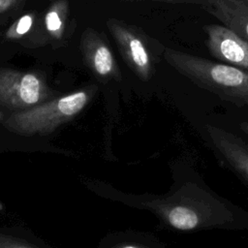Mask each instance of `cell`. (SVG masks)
Masks as SVG:
<instances>
[{
  "label": "cell",
  "mask_w": 248,
  "mask_h": 248,
  "mask_svg": "<svg viewBox=\"0 0 248 248\" xmlns=\"http://www.w3.org/2000/svg\"><path fill=\"white\" fill-rule=\"evenodd\" d=\"M239 127H240V130H241L244 134H246V135L248 136V121L240 123Z\"/></svg>",
  "instance_id": "9a60e30c"
},
{
  "label": "cell",
  "mask_w": 248,
  "mask_h": 248,
  "mask_svg": "<svg viewBox=\"0 0 248 248\" xmlns=\"http://www.w3.org/2000/svg\"><path fill=\"white\" fill-rule=\"evenodd\" d=\"M4 38L23 46H44L49 43L44 29L43 19L35 12L24 14L15 20L6 29Z\"/></svg>",
  "instance_id": "30bf717a"
},
{
  "label": "cell",
  "mask_w": 248,
  "mask_h": 248,
  "mask_svg": "<svg viewBox=\"0 0 248 248\" xmlns=\"http://www.w3.org/2000/svg\"><path fill=\"white\" fill-rule=\"evenodd\" d=\"M106 25L126 65L140 79L151 78L158 55L163 54L165 47L135 25L112 17Z\"/></svg>",
  "instance_id": "277c9868"
},
{
  "label": "cell",
  "mask_w": 248,
  "mask_h": 248,
  "mask_svg": "<svg viewBox=\"0 0 248 248\" xmlns=\"http://www.w3.org/2000/svg\"><path fill=\"white\" fill-rule=\"evenodd\" d=\"M206 47L217 60L248 71V41L231 28L220 24L203 26Z\"/></svg>",
  "instance_id": "8992f818"
},
{
  "label": "cell",
  "mask_w": 248,
  "mask_h": 248,
  "mask_svg": "<svg viewBox=\"0 0 248 248\" xmlns=\"http://www.w3.org/2000/svg\"><path fill=\"white\" fill-rule=\"evenodd\" d=\"M26 0H0V19L21 11Z\"/></svg>",
  "instance_id": "7c38bea8"
},
{
  "label": "cell",
  "mask_w": 248,
  "mask_h": 248,
  "mask_svg": "<svg viewBox=\"0 0 248 248\" xmlns=\"http://www.w3.org/2000/svg\"><path fill=\"white\" fill-rule=\"evenodd\" d=\"M243 1H245V2L248 4V0H243Z\"/></svg>",
  "instance_id": "e0dca14e"
},
{
  "label": "cell",
  "mask_w": 248,
  "mask_h": 248,
  "mask_svg": "<svg viewBox=\"0 0 248 248\" xmlns=\"http://www.w3.org/2000/svg\"><path fill=\"white\" fill-rule=\"evenodd\" d=\"M166 62L201 88L240 108H248V71L166 47Z\"/></svg>",
  "instance_id": "7a4b0ae2"
},
{
  "label": "cell",
  "mask_w": 248,
  "mask_h": 248,
  "mask_svg": "<svg viewBox=\"0 0 248 248\" xmlns=\"http://www.w3.org/2000/svg\"><path fill=\"white\" fill-rule=\"evenodd\" d=\"M42 19L49 43L58 45L65 41L69 19L68 0H54L45 12Z\"/></svg>",
  "instance_id": "8fae6325"
},
{
  "label": "cell",
  "mask_w": 248,
  "mask_h": 248,
  "mask_svg": "<svg viewBox=\"0 0 248 248\" xmlns=\"http://www.w3.org/2000/svg\"><path fill=\"white\" fill-rule=\"evenodd\" d=\"M120 248H144V247H141V246H139V245H135V244H126V245L121 246Z\"/></svg>",
  "instance_id": "2e32d148"
},
{
  "label": "cell",
  "mask_w": 248,
  "mask_h": 248,
  "mask_svg": "<svg viewBox=\"0 0 248 248\" xmlns=\"http://www.w3.org/2000/svg\"><path fill=\"white\" fill-rule=\"evenodd\" d=\"M205 131L214 151L248 184V142L237 135L211 124L205 125Z\"/></svg>",
  "instance_id": "ba28073f"
},
{
  "label": "cell",
  "mask_w": 248,
  "mask_h": 248,
  "mask_svg": "<svg viewBox=\"0 0 248 248\" xmlns=\"http://www.w3.org/2000/svg\"><path fill=\"white\" fill-rule=\"evenodd\" d=\"M132 1V0H127ZM148 1H156V2H165V3H172V4H196L200 5L202 8L206 6L205 0H148Z\"/></svg>",
  "instance_id": "5bb4252c"
},
{
  "label": "cell",
  "mask_w": 248,
  "mask_h": 248,
  "mask_svg": "<svg viewBox=\"0 0 248 248\" xmlns=\"http://www.w3.org/2000/svg\"><path fill=\"white\" fill-rule=\"evenodd\" d=\"M0 248H35V247L20 239L0 233Z\"/></svg>",
  "instance_id": "4fadbf2b"
},
{
  "label": "cell",
  "mask_w": 248,
  "mask_h": 248,
  "mask_svg": "<svg viewBox=\"0 0 248 248\" xmlns=\"http://www.w3.org/2000/svg\"><path fill=\"white\" fill-rule=\"evenodd\" d=\"M203 7L223 25L248 41V4L243 0H205Z\"/></svg>",
  "instance_id": "9c48e42d"
},
{
  "label": "cell",
  "mask_w": 248,
  "mask_h": 248,
  "mask_svg": "<svg viewBox=\"0 0 248 248\" xmlns=\"http://www.w3.org/2000/svg\"><path fill=\"white\" fill-rule=\"evenodd\" d=\"M146 205L177 231L248 229L247 211L195 180L182 181L173 192L150 199Z\"/></svg>",
  "instance_id": "6da1fadb"
},
{
  "label": "cell",
  "mask_w": 248,
  "mask_h": 248,
  "mask_svg": "<svg viewBox=\"0 0 248 248\" xmlns=\"http://www.w3.org/2000/svg\"><path fill=\"white\" fill-rule=\"evenodd\" d=\"M80 49L87 68L99 78H121L119 67L106 36L95 29L86 28L80 37Z\"/></svg>",
  "instance_id": "52a82bcc"
},
{
  "label": "cell",
  "mask_w": 248,
  "mask_h": 248,
  "mask_svg": "<svg viewBox=\"0 0 248 248\" xmlns=\"http://www.w3.org/2000/svg\"><path fill=\"white\" fill-rule=\"evenodd\" d=\"M52 98L41 74L0 67V106L23 110Z\"/></svg>",
  "instance_id": "5b68a950"
},
{
  "label": "cell",
  "mask_w": 248,
  "mask_h": 248,
  "mask_svg": "<svg viewBox=\"0 0 248 248\" xmlns=\"http://www.w3.org/2000/svg\"><path fill=\"white\" fill-rule=\"evenodd\" d=\"M94 86L55 97L32 108L9 114L3 119L4 125L17 134H44L72 119L90 101Z\"/></svg>",
  "instance_id": "3957f363"
}]
</instances>
